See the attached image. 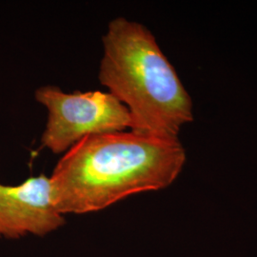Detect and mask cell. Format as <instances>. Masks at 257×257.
Segmentation results:
<instances>
[{"label":"cell","instance_id":"1","mask_svg":"<svg viewBox=\"0 0 257 257\" xmlns=\"http://www.w3.org/2000/svg\"><path fill=\"white\" fill-rule=\"evenodd\" d=\"M186 162L179 138L112 132L81 139L50 176L56 209L63 215L101 211L137 193L165 189Z\"/></svg>","mask_w":257,"mask_h":257},{"label":"cell","instance_id":"2","mask_svg":"<svg viewBox=\"0 0 257 257\" xmlns=\"http://www.w3.org/2000/svg\"><path fill=\"white\" fill-rule=\"evenodd\" d=\"M102 45L98 79L128 109L131 132L178 138L193 120V101L152 32L137 21L115 18Z\"/></svg>","mask_w":257,"mask_h":257},{"label":"cell","instance_id":"3","mask_svg":"<svg viewBox=\"0 0 257 257\" xmlns=\"http://www.w3.org/2000/svg\"><path fill=\"white\" fill-rule=\"evenodd\" d=\"M35 98L48 112L41 145L55 155L65 154L86 137L131 128L128 109L110 92L68 93L47 85L37 89Z\"/></svg>","mask_w":257,"mask_h":257},{"label":"cell","instance_id":"4","mask_svg":"<svg viewBox=\"0 0 257 257\" xmlns=\"http://www.w3.org/2000/svg\"><path fill=\"white\" fill-rule=\"evenodd\" d=\"M66 223L56 209L51 179L32 176L16 186L0 184V238L46 235Z\"/></svg>","mask_w":257,"mask_h":257}]
</instances>
